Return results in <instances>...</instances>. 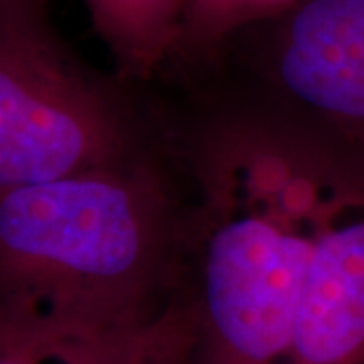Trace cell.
Segmentation results:
<instances>
[{"mask_svg":"<svg viewBox=\"0 0 364 364\" xmlns=\"http://www.w3.org/2000/svg\"><path fill=\"white\" fill-rule=\"evenodd\" d=\"M306 0H186L176 59L213 61L237 37L286 14Z\"/></svg>","mask_w":364,"mask_h":364,"instance_id":"ba28073f","label":"cell"},{"mask_svg":"<svg viewBox=\"0 0 364 364\" xmlns=\"http://www.w3.org/2000/svg\"><path fill=\"white\" fill-rule=\"evenodd\" d=\"M148 150L128 97L67 47L49 0H0V191Z\"/></svg>","mask_w":364,"mask_h":364,"instance_id":"3957f363","label":"cell"},{"mask_svg":"<svg viewBox=\"0 0 364 364\" xmlns=\"http://www.w3.org/2000/svg\"><path fill=\"white\" fill-rule=\"evenodd\" d=\"M186 198L152 150L0 191V306L61 322H146L184 291Z\"/></svg>","mask_w":364,"mask_h":364,"instance_id":"7a4b0ae2","label":"cell"},{"mask_svg":"<svg viewBox=\"0 0 364 364\" xmlns=\"http://www.w3.org/2000/svg\"><path fill=\"white\" fill-rule=\"evenodd\" d=\"M334 138L265 95L188 142L184 294L210 364H282L312 255Z\"/></svg>","mask_w":364,"mask_h":364,"instance_id":"6da1fadb","label":"cell"},{"mask_svg":"<svg viewBox=\"0 0 364 364\" xmlns=\"http://www.w3.org/2000/svg\"><path fill=\"white\" fill-rule=\"evenodd\" d=\"M205 364H210V363H207V360H205Z\"/></svg>","mask_w":364,"mask_h":364,"instance_id":"30bf717a","label":"cell"},{"mask_svg":"<svg viewBox=\"0 0 364 364\" xmlns=\"http://www.w3.org/2000/svg\"><path fill=\"white\" fill-rule=\"evenodd\" d=\"M148 364H205L203 336L196 314L186 299L176 324Z\"/></svg>","mask_w":364,"mask_h":364,"instance_id":"9c48e42d","label":"cell"},{"mask_svg":"<svg viewBox=\"0 0 364 364\" xmlns=\"http://www.w3.org/2000/svg\"><path fill=\"white\" fill-rule=\"evenodd\" d=\"M122 75L148 81L178 57L186 0H83Z\"/></svg>","mask_w":364,"mask_h":364,"instance_id":"52a82bcc","label":"cell"},{"mask_svg":"<svg viewBox=\"0 0 364 364\" xmlns=\"http://www.w3.org/2000/svg\"><path fill=\"white\" fill-rule=\"evenodd\" d=\"M282 364H364V150L336 138Z\"/></svg>","mask_w":364,"mask_h":364,"instance_id":"5b68a950","label":"cell"},{"mask_svg":"<svg viewBox=\"0 0 364 364\" xmlns=\"http://www.w3.org/2000/svg\"><path fill=\"white\" fill-rule=\"evenodd\" d=\"M251 31L267 97L364 150V0H306Z\"/></svg>","mask_w":364,"mask_h":364,"instance_id":"277c9868","label":"cell"},{"mask_svg":"<svg viewBox=\"0 0 364 364\" xmlns=\"http://www.w3.org/2000/svg\"><path fill=\"white\" fill-rule=\"evenodd\" d=\"M184 306L134 324L90 326L0 306V364H148L168 338Z\"/></svg>","mask_w":364,"mask_h":364,"instance_id":"8992f818","label":"cell"}]
</instances>
